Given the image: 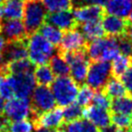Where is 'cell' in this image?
Segmentation results:
<instances>
[{"label":"cell","mask_w":132,"mask_h":132,"mask_svg":"<svg viewBox=\"0 0 132 132\" xmlns=\"http://www.w3.org/2000/svg\"><path fill=\"white\" fill-rule=\"evenodd\" d=\"M46 15L47 11L40 0H25L22 18L27 37L37 33L45 22Z\"/></svg>","instance_id":"6da1fadb"},{"label":"cell","mask_w":132,"mask_h":132,"mask_svg":"<svg viewBox=\"0 0 132 132\" xmlns=\"http://www.w3.org/2000/svg\"><path fill=\"white\" fill-rule=\"evenodd\" d=\"M28 58L34 66L45 65L57 51L56 47L44 39L40 33L28 38Z\"/></svg>","instance_id":"7a4b0ae2"},{"label":"cell","mask_w":132,"mask_h":132,"mask_svg":"<svg viewBox=\"0 0 132 132\" xmlns=\"http://www.w3.org/2000/svg\"><path fill=\"white\" fill-rule=\"evenodd\" d=\"M87 55L94 61H113L120 55L118 38H100L92 40L87 46Z\"/></svg>","instance_id":"3957f363"},{"label":"cell","mask_w":132,"mask_h":132,"mask_svg":"<svg viewBox=\"0 0 132 132\" xmlns=\"http://www.w3.org/2000/svg\"><path fill=\"white\" fill-rule=\"evenodd\" d=\"M56 107V101L52 91L47 86H38L34 89L30 99L29 120L33 122L40 115Z\"/></svg>","instance_id":"277c9868"},{"label":"cell","mask_w":132,"mask_h":132,"mask_svg":"<svg viewBox=\"0 0 132 132\" xmlns=\"http://www.w3.org/2000/svg\"><path fill=\"white\" fill-rule=\"evenodd\" d=\"M51 91L56 103L60 107H66L76 100L78 84L71 77H57L51 84Z\"/></svg>","instance_id":"5b68a950"},{"label":"cell","mask_w":132,"mask_h":132,"mask_svg":"<svg viewBox=\"0 0 132 132\" xmlns=\"http://www.w3.org/2000/svg\"><path fill=\"white\" fill-rule=\"evenodd\" d=\"M62 55L70 67V73L71 78L75 81L76 84H83L86 81L90 66L86 49L78 51L64 52Z\"/></svg>","instance_id":"8992f818"},{"label":"cell","mask_w":132,"mask_h":132,"mask_svg":"<svg viewBox=\"0 0 132 132\" xmlns=\"http://www.w3.org/2000/svg\"><path fill=\"white\" fill-rule=\"evenodd\" d=\"M111 64L105 61H95L89 66L86 82L93 90L100 91L104 88L111 75Z\"/></svg>","instance_id":"52a82bcc"},{"label":"cell","mask_w":132,"mask_h":132,"mask_svg":"<svg viewBox=\"0 0 132 132\" xmlns=\"http://www.w3.org/2000/svg\"><path fill=\"white\" fill-rule=\"evenodd\" d=\"M15 95L18 98H29L34 89L36 88V81L33 72L10 74L8 75Z\"/></svg>","instance_id":"ba28073f"},{"label":"cell","mask_w":132,"mask_h":132,"mask_svg":"<svg viewBox=\"0 0 132 132\" xmlns=\"http://www.w3.org/2000/svg\"><path fill=\"white\" fill-rule=\"evenodd\" d=\"M3 115L11 122L28 120L30 115V99L16 97L8 100L5 103Z\"/></svg>","instance_id":"9c48e42d"},{"label":"cell","mask_w":132,"mask_h":132,"mask_svg":"<svg viewBox=\"0 0 132 132\" xmlns=\"http://www.w3.org/2000/svg\"><path fill=\"white\" fill-rule=\"evenodd\" d=\"M87 45V40L85 39L83 34L80 30L74 28V29L66 31L63 34V38L61 43L58 45L57 51L59 53L70 51H78V50H85Z\"/></svg>","instance_id":"30bf717a"},{"label":"cell","mask_w":132,"mask_h":132,"mask_svg":"<svg viewBox=\"0 0 132 132\" xmlns=\"http://www.w3.org/2000/svg\"><path fill=\"white\" fill-rule=\"evenodd\" d=\"M0 34L7 44L28 40L24 25L20 19H2Z\"/></svg>","instance_id":"8fae6325"},{"label":"cell","mask_w":132,"mask_h":132,"mask_svg":"<svg viewBox=\"0 0 132 132\" xmlns=\"http://www.w3.org/2000/svg\"><path fill=\"white\" fill-rule=\"evenodd\" d=\"M103 6L99 5H85L81 7L74 8L73 16L77 23L84 24L90 22H97L101 20L104 16Z\"/></svg>","instance_id":"7c38bea8"},{"label":"cell","mask_w":132,"mask_h":132,"mask_svg":"<svg viewBox=\"0 0 132 132\" xmlns=\"http://www.w3.org/2000/svg\"><path fill=\"white\" fill-rule=\"evenodd\" d=\"M28 40L8 43L6 44L2 54V63L9 64L18 60L28 58V48H27Z\"/></svg>","instance_id":"4fadbf2b"},{"label":"cell","mask_w":132,"mask_h":132,"mask_svg":"<svg viewBox=\"0 0 132 132\" xmlns=\"http://www.w3.org/2000/svg\"><path fill=\"white\" fill-rule=\"evenodd\" d=\"M64 122L65 121L63 116V110L60 107H58L40 115L32 123L34 128L43 126L46 128L58 129L62 127Z\"/></svg>","instance_id":"5bb4252c"},{"label":"cell","mask_w":132,"mask_h":132,"mask_svg":"<svg viewBox=\"0 0 132 132\" xmlns=\"http://www.w3.org/2000/svg\"><path fill=\"white\" fill-rule=\"evenodd\" d=\"M45 22L65 32L77 27V22L75 21L73 14L70 10L49 13L46 15Z\"/></svg>","instance_id":"9a60e30c"},{"label":"cell","mask_w":132,"mask_h":132,"mask_svg":"<svg viewBox=\"0 0 132 132\" xmlns=\"http://www.w3.org/2000/svg\"><path fill=\"white\" fill-rule=\"evenodd\" d=\"M83 117L99 128H105L111 125V115L108 110L92 105L83 109Z\"/></svg>","instance_id":"2e32d148"},{"label":"cell","mask_w":132,"mask_h":132,"mask_svg":"<svg viewBox=\"0 0 132 132\" xmlns=\"http://www.w3.org/2000/svg\"><path fill=\"white\" fill-rule=\"evenodd\" d=\"M101 25L103 27L104 32L108 34L110 37L119 38L125 35L129 22L125 21L123 19L115 16V15H107L103 16Z\"/></svg>","instance_id":"e0dca14e"},{"label":"cell","mask_w":132,"mask_h":132,"mask_svg":"<svg viewBox=\"0 0 132 132\" xmlns=\"http://www.w3.org/2000/svg\"><path fill=\"white\" fill-rule=\"evenodd\" d=\"M104 10L108 15L125 19L132 11V0H108Z\"/></svg>","instance_id":"ac0fdd59"},{"label":"cell","mask_w":132,"mask_h":132,"mask_svg":"<svg viewBox=\"0 0 132 132\" xmlns=\"http://www.w3.org/2000/svg\"><path fill=\"white\" fill-rule=\"evenodd\" d=\"M25 0H5L2 5L5 19H21Z\"/></svg>","instance_id":"d6986e66"},{"label":"cell","mask_w":132,"mask_h":132,"mask_svg":"<svg viewBox=\"0 0 132 132\" xmlns=\"http://www.w3.org/2000/svg\"><path fill=\"white\" fill-rule=\"evenodd\" d=\"M35 81L39 86H50L55 79V75L52 72L50 67L47 65L37 66L34 70Z\"/></svg>","instance_id":"ffe728a7"},{"label":"cell","mask_w":132,"mask_h":132,"mask_svg":"<svg viewBox=\"0 0 132 132\" xmlns=\"http://www.w3.org/2000/svg\"><path fill=\"white\" fill-rule=\"evenodd\" d=\"M110 109L113 114L130 116L132 114V96L123 95L118 98H114V100L111 102Z\"/></svg>","instance_id":"44dd1931"},{"label":"cell","mask_w":132,"mask_h":132,"mask_svg":"<svg viewBox=\"0 0 132 132\" xmlns=\"http://www.w3.org/2000/svg\"><path fill=\"white\" fill-rule=\"evenodd\" d=\"M49 65L53 74L57 77L68 76V74L70 73V67L62 54H60L58 51L50 58Z\"/></svg>","instance_id":"7402d4cb"},{"label":"cell","mask_w":132,"mask_h":132,"mask_svg":"<svg viewBox=\"0 0 132 132\" xmlns=\"http://www.w3.org/2000/svg\"><path fill=\"white\" fill-rule=\"evenodd\" d=\"M39 33L43 36L46 40H48L50 44L54 46L59 45L63 38V32L58 29L55 26L49 24L47 22H44L43 26L39 29Z\"/></svg>","instance_id":"603a6c76"},{"label":"cell","mask_w":132,"mask_h":132,"mask_svg":"<svg viewBox=\"0 0 132 132\" xmlns=\"http://www.w3.org/2000/svg\"><path fill=\"white\" fill-rule=\"evenodd\" d=\"M81 33L87 40H95L100 39L104 36V30L99 21L97 22H90V23H84L81 25Z\"/></svg>","instance_id":"cb8c5ba5"},{"label":"cell","mask_w":132,"mask_h":132,"mask_svg":"<svg viewBox=\"0 0 132 132\" xmlns=\"http://www.w3.org/2000/svg\"><path fill=\"white\" fill-rule=\"evenodd\" d=\"M104 94L109 98H118L123 96L126 94L125 86L121 80L118 79V77H111L108 80L106 85L104 86Z\"/></svg>","instance_id":"d4e9b609"},{"label":"cell","mask_w":132,"mask_h":132,"mask_svg":"<svg viewBox=\"0 0 132 132\" xmlns=\"http://www.w3.org/2000/svg\"><path fill=\"white\" fill-rule=\"evenodd\" d=\"M65 130L67 132H99L98 127L84 119H78L67 122Z\"/></svg>","instance_id":"484cf974"},{"label":"cell","mask_w":132,"mask_h":132,"mask_svg":"<svg viewBox=\"0 0 132 132\" xmlns=\"http://www.w3.org/2000/svg\"><path fill=\"white\" fill-rule=\"evenodd\" d=\"M132 66V58L120 54L113 60L111 65V71L114 77H121Z\"/></svg>","instance_id":"4316f807"},{"label":"cell","mask_w":132,"mask_h":132,"mask_svg":"<svg viewBox=\"0 0 132 132\" xmlns=\"http://www.w3.org/2000/svg\"><path fill=\"white\" fill-rule=\"evenodd\" d=\"M6 66H7V71L9 75L23 73V72H33L34 67H35L28 58L9 63V64H6Z\"/></svg>","instance_id":"83f0119b"},{"label":"cell","mask_w":132,"mask_h":132,"mask_svg":"<svg viewBox=\"0 0 132 132\" xmlns=\"http://www.w3.org/2000/svg\"><path fill=\"white\" fill-rule=\"evenodd\" d=\"M43 3L49 13L67 11L72 7V0H44Z\"/></svg>","instance_id":"f1b7e54d"},{"label":"cell","mask_w":132,"mask_h":132,"mask_svg":"<svg viewBox=\"0 0 132 132\" xmlns=\"http://www.w3.org/2000/svg\"><path fill=\"white\" fill-rule=\"evenodd\" d=\"M63 116H64V121L66 122L78 120L83 116V109L77 103H71L64 108Z\"/></svg>","instance_id":"f546056e"},{"label":"cell","mask_w":132,"mask_h":132,"mask_svg":"<svg viewBox=\"0 0 132 132\" xmlns=\"http://www.w3.org/2000/svg\"><path fill=\"white\" fill-rule=\"evenodd\" d=\"M95 92L88 85H83L80 90H78V94L76 96V103L81 107L88 106L93 100Z\"/></svg>","instance_id":"4dcf8cb0"},{"label":"cell","mask_w":132,"mask_h":132,"mask_svg":"<svg viewBox=\"0 0 132 132\" xmlns=\"http://www.w3.org/2000/svg\"><path fill=\"white\" fill-rule=\"evenodd\" d=\"M14 96L15 94L9 81L8 75L0 74V97H2L4 100H10L14 98Z\"/></svg>","instance_id":"1f68e13d"},{"label":"cell","mask_w":132,"mask_h":132,"mask_svg":"<svg viewBox=\"0 0 132 132\" xmlns=\"http://www.w3.org/2000/svg\"><path fill=\"white\" fill-rule=\"evenodd\" d=\"M9 132H33V123L27 119L13 121L10 123Z\"/></svg>","instance_id":"d6a6232c"},{"label":"cell","mask_w":132,"mask_h":132,"mask_svg":"<svg viewBox=\"0 0 132 132\" xmlns=\"http://www.w3.org/2000/svg\"><path fill=\"white\" fill-rule=\"evenodd\" d=\"M92 101L95 106L101 109H105V110H109L111 106L110 98L102 91H97L96 93H95Z\"/></svg>","instance_id":"836d02e7"},{"label":"cell","mask_w":132,"mask_h":132,"mask_svg":"<svg viewBox=\"0 0 132 132\" xmlns=\"http://www.w3.org/2000/svg\"><path fill=\"white\" fill-rule=\"evenodd\" d=\"M130 119L131 118L126 115L113 114L111 116V122L116 128H127L130 126Z\"/></svg>","instance_id":"e575fe53"},{"label":"cell","mask_w":132,"mask_h":132,"mask_svg":"<svg viewBox=\"0 0 132 132\" xmlns=\"http://www.w3.org/2000/svg\"><path fill=\"white\" fill-rule=\"evenodd\" d=\"M118 40H119L120 53H121L122 55L128 56V57L132 58V44L130 43V40L126 38L125 35L119 37Z\"/></svg>","instance_id":"d590c367"},{"label":"cell","mask_w":132,"mask_h":132,"mask_svg":"<svg viewBox=\"0 0 132 132\" xmlns=\"http://www.w3.org/2000/svg\"><path fill=\"white\" fill-rule=\"evenodd\" d=\"M121 81L125 86L126 92L132 96V66L121 76Z\"/></svg>","instance_id":"8d00e7d4"},{"label":"cell","mask_w":132,"mask_h":132,"mask_svg":"<svg viewBox=\"0 0 132 132\" xmlns=\"http://www.w3.org/2000/svg\"><path fill=\"white\" fill-rule=\"evenodd\" d=\"M108 0H72V7L77 8L85 5H99L104 6Z\"/></svg>","instance_id":"74e56055"},{"label":"cell","mask_w":132,"mask_h":132,"mask_svg":"<svg viewBox=\"0 0 132 132\" xmlns=\"http://www.w3.org/2000/svg\"><path fill=\"white\" fill-rule=\"evenodd\" d=\"M33 132H54L55 129H51V128H46V127H43V126H40V127H36V128H34Z\"/></svg>","instance_id":"f35d334b"},{"label":"cell","mask_w":132,"mask_h":132,"mask_svg":"<svg viewBox=\"0 0 132 132\" xmlns=\"http://www.w3.org/2000/svg\"><path fill=\"white\" fill-rule=\"evenodd\" d=\"M125 36H126V38L130 40V43L132 44V25H130V24H129L128 27H127V29H126Z\"/></svg>","instance_id":"ab89813d"},{"label":"cell","mask_w":132,"mask_h":132,"mask_svg":"<svg viewBox=\"0 0 132 132\" xmlns=\"http://www.w3.org/2000/svg\"><path fill=\"white\" fill-rule=\"evenodd\" d=\"M6 44H7L6 40H4V38L0 35V52L3 51V49L5 48V46H6Z\"/></svg>","instance_id":"60d3db41"},{"label":"cell","mask_w":132,"mask_h":132,"mask_svg":"<svg viewBox=\"0 0 132 132\" xmlns=\"http://www.w3.org/2000/svg\"><path fill=\"white\" fill-rule=\"evenodd\" d=\"M4 108H5V101L2 97H0V116L4 114Z\"/></svg>","instance_id":"b9f144b4"},{"label":"cell","mask_w":132,"mask_h":132,"mask_svg":"<svg viewBox=\"0 0 132 132\" xmlns=\"http://www.w3.org/2000/svg\"><path fill=\"white\" fill-rule=\"evenodd\" d=\"M3 18V11H2V5H0V28H1V21Z\"/></svg>","instance_id":"7bdbcfd3"},{"label":"cell","mask_w":132,"mask_h":132,"mask_svg":"<svg viewBox=\"0 0 132 132\" xmlns=\"http://www.w3.org/2000/svg\"><path fill=\"white\" fill-rule=\"evenodd\" d=\"M128 22H129V24H130V23L132 24V11L130 12V14H129V15H128Z\"/></svg>","instance_id":"ee69618b"},{"label":"cell","mask_w":132,"mask_h":132,"mask_svg":"<svg viewBox=\"0 0 132 132\" xmlns=\"http://www.w3.org/2000/svg\"><path fill=\"white\" fill-rule=\"evenodd\" d=\"M54 132H67V131L63 128H58V129H56V130H54Z\"/></svg>","instance_id":"f6af8a7d"},{"label":"cell","mask_w":132,"mask_h":132,"mask_svg":"<svg viewBox=\"0 0 132 132\" xmlns=\"http://www.w3.org/2000/svg\"><path fill=\"white\" fill-rule=\"evenodd\" d=\"M2 63V54H1V52H0V64Z\"/></svg>","instance_id":"bcb514c9"},{"label":"cell","mask_w":132,"mask_h":132,"mask_svg":"<svg viewBox=\"0 0 132 132\" xmlns=\"http://www.w3.org/2000/svg\"><path fill=\"white\" fill-rule=\"evenodd\" d=\"M4 1H5V0H0V5H3Z\"/></svg>","instance_id":"7dc6e473"},{"label":"cell","mask_w":132,"mask_h":132,"mask_svg":"<svg viewBox=\"0 0 132 132\" xmlns=\"http://www.w3.org/2000/svg\"><path fill=\"white\" fill-rule=\"evenodd\" d=\"M130 127H131V129H132V118L130 119Z\"/></svg>","instance_id":"c3c4849f"}]
</instances>
